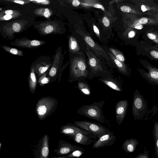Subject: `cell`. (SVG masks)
I'll list each match as a JSON object with an SVG mask.
<instances>
[{"label":"cell","instance_id":"obj_20","mask_svg":"<svg viewBox=\"0 0 158 158\" xmlns=\"http://www.w3.org/2000/svg\"><path fill=\"white\" fill-rule=\"evenodd\" d=\"M52 64L50 62L42 61L35 62L32 65L35 74L39 77L44 73L49 70Z\"/></svg>","mask_w":158,"mask_h":158},{"label":"cell","instance_id":"obj_12","mask_svg":"<svg viewBox=\"0 0 158 158\" xmlns=\"http://www.w3.org/2000/svg\"><path fill=\"white\" fill-rule=\"evenodd\" d=\"M77 150L85 151L83 148L79 146L60 140L58 147L56 149H54V152L57 155L63 156L69 154L73 151Z\"/></svg>","mask_w":158,"mask_h":158},{"label":"cell","instance_id":"obj_7","mask_svg":"<svg viewBox=\"0 0 158 158\" xmlns=\"http://www.w3.org/2000/svg\"><path fill=\"white\" fill-rule=\"evenodd\" d=\"M83 38L87 45L104 62L106 63L110 67L114 68L113 64L110 58L107 56L106 52L98 45L89 36L84 35Z\"/></svg>","mask_w":158,"mask_h":158},{"label":"cell","instance_id":"obj_26","mask_svg":"<svg viewBox=\"0 0 158 158\" xmlns=\"http://www.w3.org/2000/svg\"><path fill=\"white\" fill-rule=\"evenodd\" d=\"M69 49L70 52L75 53L80 50V47L76 40L73 36H71L69 40Z\"/></svg>","mask_w":158,"mask_h":158},{"label":"cell","instance_id":"obj_22","mask_svg":"<svg viewBox=\"0 0 158 158\" xmlns=\"http://www.w3.org/2000/svg\"><path fill=\"white\" fill-rule=\"evenodd\" d=\"M49 139L48 136L46 135L43 136L39 158H48L49 153Z\"/></svg>","mask_w":158,"mask_h":158},{"label":"cell","instance_id":"obj_19","mask_svg":"<svg viewBox=\"0 0 158 158\" xmlns=\"http://www.w3.org/2000/svg\"><path fill=\"white\" fill-rule=\"evenodd\" d=\"M66 136L70 138L78 143L85 146L91 144L94 141L92 139L87 136L79 133L69 134Z\"/></svg>","mask_w":158,"mask_h":158},{"label":"cell","instance_id":"obj_44","mask_svg":"<svg viewBox=\"0 0 158 158\" xmlns=\"http://www.w3.org/2000/svg\"><path fill=\"white\" fill-rule=\"evenodd\" d=\"M134 28L140 30L143 28V26L142 24L138 23L135 25Z\"/></svg>","mask_w":158,"mask_h":158},{"label":"cell","instance_id":"obj_3","mask_svg":"<svg viewBox=\"0 0 158 158\" xmlns=\"http://www.w3.org/2000/svg\"><path fill=\"white\" fill-rule=\"evenodd\" d=\"M105 103V101L102 100L94 102L91 104L83 105L77 110V113L101 123H106V120L102 110Z\"/></svg>","mask_w":158,"mask_h":158},{"label":"cell","instance_id":"obj_30","mask_svg":"<svg viewBox=\"0 0 158 158\" xmlns=\"http://www.w3.org/2000/svg\"><path fill=\"white\" fill-rule=\"evenodd\" d=\"M109 50L110 53L116 59L124 63L125 59L123 54L120 52L118 50L112 48H110Z\"/></svg>","mask_w":158,"mask_h":158},{"label":"cell","instance_id":"obj_5","mask_svg":"<svg viewBox=\"0 0 158 158\" xmlns=\"http://www.w3.org/2000/svg\"><path fill=\"white\" fill-rule=\"evenodd\" d=\"M147 102L143 96L136 89L133 95L132 115L135 120H141L148 110Z\"/></svg>","mask_w":158,"mask_h":158},{"label":"cell","instance_id":"obj_11","mask_svg":"<svg viewBox=\"0 0 158 158\" xmlns=\"http://www.w3.org/2000/svg\"><path fill=\"white\" fill-rule=\"evenodd\" d=\"M61 55L60 49H58L54 56L52 64L48 73V76L50 78V83L55 81L59 76L61 69Z\"/></svg>","mask_w":158,"mask_h":158},{"label":"cell","instance_id":"obj_47","mask_svg":"<svg viewBox=\"0 0 158 158\" xmlns=\"http://www.w3.org/2000/svg\"><path fill=\"white\" fill-rule=\"evenodd\" d=\"M51 158H68L65 157H52Z\"/></svg>","mask_w":158,"mask_h":158},{"label":"cell","instance_id":"obj_2","mask_svg":"<svg viewBox=\"0 0 158 158\" xmlns=\"http://www.w3.org/2000/svg\"><path fill=\"white\" fill-rule=\"evenodd\" d=\"M86 53L88 58V64L90 74L89 79L103 76L114 77L112 74V72L109 69L105 63L97 57L90 50L89 46H87Z\"/></svg>","mask_w":158,"mask_h":158},{"label":"cell","instance_id":"obj_13","mask_svg":"<svg viewBox=\"0 0 158 158\" xmlns=\"http://www.w3.org/2000/svg\"><path fill=\"white\" fill-rule=\"evenodd\" d=\"M60 132L65 135L79 133L84 134L92 139L95 140L97 139L94 134L81 129L75 124L68 123L62 126L60 128Z\"/></svg>","mask_w":158,"mask_h":158},{"label":"cell","instance_id":"obj_45","mask_svg":"<svg viewBox=\"0 0 158 158\" xmlns=\"http://www.w3.org/2000/svg\"><path fill=\"white\" fill-rule=\"evenodd\" d=\"M135 35V33L133 31H131L128 33V36L130 38H132Z\"/></svg>","mask_w":158,"mask_h":158},{"label":"cell","instance_id":"obj_10","mask_svg":"<svg viewBox=\"0 0 158 158\" xmlns=\"http://www.w3.org/2000/svg\"><path fill=\"white\" fill-rule=\"evenodd\" d=\"M143 65L148 70V72L138 69L142 77L150 84L158 85V69L148 64H145Z\"/></svg>","mask_w":158,"mask_h":158},{"label":"cell","instance_id":"obj_33","mask_svg":"<svg viewBox=\"0 0 158 158\" xmlns=\"http://www.w3.org/2000/svg\"><path fill=\"white\" fill-rule=\"evenodd\" d=\"M21 15V14H15L13 15H7L0 17V20L1 21L8 20L17 18Z\"/></svg>","mask_w":158,"mask_h":158},{"label":"cell","instance_id":"obj_25","mask_svg":"<svg viewBox=\"0 0 158 158\" xmlns=\"http://www.w3.org/2000/svg\"><path fill=\"white\" fill-rule=\"evenodd\" d=\"M34 13L38 16L49 18L52 15L53 11L50 9L45 8H39L35 9Z\"/></svg>","mask_w":158,"mask_h":158},{"label":"cell","instance_id":"obj_24","mask_svg":"<svg viewBox=\"0 0 158 158\" xmlns=\"http://www.w3.org/2000/svg\"><path fill=\"white\" fill-rule=\"evenodd\" d=\"M85 80H81L78 81V88L81 92L84 95H90L91 93L90 87Z\"/></svg>","mask_w":158,"mask_h":158},{"label":"cell","instance_id":"obj_9","mask_svg":"<svg viewBox=\"0 0 158 158\" xmlns=\"http://www.w3.org/2000/svg\"><path fill=\"white\" fill-rule=\"evenodd\" d=\"M28 22L25 20H19L7 23L3 27V30L5 34L9 37L16 33L21 32L25 29Z\"/></svg>","mask_w":158,"mask_h":158},{"label":"cell","instance_id":"obj_35","mask_svg":"<svg viewBox=\"0 0 158 158\" xmlns=\"http://www.w3.org/2000/svg\"><path fill=\"white\" fill-rule=\"evenodd\" d=\"M5 1H8L18 4L20 5H23L28 4L31 2L29 0H4Z\"/></svg>","mask_w":158,"mask_h":158},{"label":"cell","instance_id":"obj_41","mask_svg":"<svg viewBox=\"0 0 158 158\" xmlns=\"http://www.w3.org/2000/svg\"><path fill=\"white\" fill-rule=\"evenodd\" d=\"M148 22V19L146 18H142L139 19L138 23L142 24H146Z\"/></svg>","mask_w":158,"mask_h":158},{"label":"cell","instance_id":"obj_38","mask_svg":"<svg viewBox=\"0 0 158 158\" xmlns=\"http://www.w3.org/2000/svg\"><path fill=\"white\" fill-rule=\"evenodd\" d=\"M102 22L104 26L106 27H108L110 26V20L106 16L103 17L102 19Z\"/></svg>","mask_w":158,"mask_h":158},{"label":"cell","instance_id":"obj_14","mask_svg":"<svg viewBox=\"0 0 158 158\" xmlns=\"http://www.w3.org/2000/svg\"><path fill=\"white\" fill-rule=\"evenodd\" d=\"M46 42L37 40H30L26 38L16 39L10 43L11 45L22 48H35L45 44Z\"/></svg>","mask_w":158,"mask_h":158},{"label":"cell","instance_id":"obj_34","mask_svg":"<svg viewBox=\"0 0 158 158\" xmlns=\"http://www.w3.org/2000/svg\"><path fill=\"white\" fill-rule=\"evenodd\" d=\"M133 158H149V151L147 149L146 147H144L143 153L140 152L136 157Z\"/></svg>","mask_w":158,"mask_h":158},{"label":"cell","instance_id":"obj_4","mask_svg":"<svg viewBox=\"0 0 158 158\" xmlns=\"http://www.w3.org/2000/svg\"><path fill=\"white\" fill-rule=\"evenodd\" d=\"M58 104L55 98L50 97H43L37 102L35 111L39 118L43 120L55 110Z\"/></svg>","mask_w":158,"mask_h":158},{"label":"cell","instance_id":"obj_42","mask_svg":"<svg viewBox=\"0 0 158 158\" xmlns=\"http://www.w3.org/2000/svg\"><path fill=\"white\" fill-rule=\"evenodd\" d=\"M72 4L75 7L78 6L80 4V2L78 0H73L72 1Z\"/></svg>","mask_w":158,"mask_h":158},{"label":"cell","instance_id":"obj_37","mask_svg":"<svg viewBox=\"0 0 158 158\" xmlns=\"http://www.w3.org/2000/svg\"><path fill=\"white\" fill-rule=\"evenodd\" d=\"M121 11L124 12L130 13L132 12L131 8L129 6H123L120 8Z\"/></svg>","mask_w":158,"mask_h":158},{"label":"cell","instance_id":"obj_16","mask_svg":"<svg viewBox=\"0 0 158 158\" xmlns=\"http://www.w3.org/2000/svg\"><path fill=\"white\" fill-rule=\"evenodd\" d=\"M128 106L127 100H121L118 102L115 106V112L117 123L120 125L125 117Z\"/></svg>","mask_w":158,"mask_h":158},{"label":"cell","instance_id":"obj_17","mask_svg":"<svg viewBox=\"0 0 158 158\" xmlns=\"http://www.w3.org/2000/svg\"><path fill=\"white\" fill-rule=\"evenodd\" d=\"M98 80L114 90L121 91L122 90V83L114 77L103 76L98 78Z\"/></svg>","mask_w":158,"mask_h":158},{"label":"cell","instance_id":"obj_27","mask_svg":"<svg viewBox=\"0 0 158 158\" xmlns=\"http://www.w3.org/2000/svg\"><path fill=\"white\" fill-rule=\"evenodd\" d=\"M152 134L155 141V150L156 156L158 158V122L154 123Z\"/></svg>","mask_w":158,"mask_h":158},{"label":"cell","instance_id":"obj_36","mask_svg":"<svg viewBox=\"0 0 158 158\" xmlns=\"http://www.w3.org/2000/svg\"><path fill=\"white\" fill-rule=\"evenodd\" d=\"M30 1L34 3L42 5H48L50 4V1L48 0H29Z\"/></svg>","mask_w":158,"mask_h":158},{"label":"cell","instance_id":"obj_8","mask_svg":"<svg viewBox=\"0 0 158 158\" xmlns=\"http://www.w3.org/2000/svg\"><path fill=\"white\" fill-rule=\"evenodd\" d=\"M34 27L42 35L60 34L61 32L60 27L55 21L39 22L35 25Z\"/></svg>","mask_w":158,"mask_h":158},{"label":"cell","instance_id":"obj_46","mask_svg":"<svg viewBox=\"0 0 158 158\" xmlns=\"http://www.w3.org/2000/svg\"><path fill=\"white\" fill-rule=\"evenodd\" d=\"M141 9L142 10L143 12H144L147 10L146 6L144 5H142L141 6Z\"/></svg>","mask_w":158,"mask_h":158},{"label":"cell","instance_id":"obj_18","mask_svg":"<svg viewBox=\"0 0 158 158\" xmlns=\"http://www.w3.org/2000/svg\"><path fill=\"white\" fill-rule=\"evenodd\" d=\"M107 54L113 64L114 68H116L119 73L124 75L129 76L130 75L128 69L124 63L116 59L110 52H108Z\"/></svg>","mask_w":158,"mask_h":158},{"label":"cell","instance_id":"obj_50","mask_svg":"<svg viewBox=\"0 0 158 158\" xmlns=\"http://www.w3.org/2000/svg\"></svg>","mask_w":158,"mask_h":158},{"label":"cell","instance_id":"obj_39","mask_svg":"<svg viewBox=\"0 0 158 158\" xmlns=\"http://www.w3.org/2000/svg\"><path fill=\"white\" fill-rule=\"evenodd\" d=\"M150 54L151 56L155 59H158V52L156 51L152 50L150 52Z\"/></svg>","mask_w":158,"mask_h":158},{"label":"cell","instance_id":"obj_31","mask_svg":"<svg viewBox=\"0 0 158 158\" xmlns=\"http://www.w3.org/2000/svg\"><path fill=\"white\" fill-rule=\"evenodd\" d=\"M84 151L79 150H76L66 155L65 157L68 158H79L84 153Z\"/></svg>","mask_w":158,"mask_h":158},{"label":"cell","instance_id":"obj_28","mask_svg":"<svg viewBox=\"0 0 158 158\" xmlns=\"http://www.w3.org/2000/svg\"><path fill=\"white\" fill-rule=\"evenodd\" d=\"M49 70L44 73L39 77L38 83L40 86H43L45 85L50 83V78L48 76V74Z\"/></svg>","mask_w":158,"mask_h":158},{"label":"cell","instance_id":"obj_6","mask_svg":"<svg viewBox=\"0 0 158 158\" xmlns=\"http://www.w3.org/2000/svg\"><path fill=\"white\" fill-rule=\"evenodd\" d=\"M73 123L81 129L94 134L98 139L102 136L111 132L105 127L95 122L87 121H76Z\"/></svg>","mask_w":158,"mask_h":158},{"label":"cell","instance_id":"obj_23","mask_svg":"<svg viewBox=\"0 0 158 158\" xmlns=\"http://www.w3.org/2000/svg\"><path fill=\"white\" fill-rule=\"evenodd\" d=\"M37 83V78L33 67L31 66L30 74L28 77L29 88L31 93H35Z\"/></svg>","mask_w":158,"mask_h":158},{"label":"cell","instance_id":"obj_32","mask_svg":"<svg viewBox=\"0 0 158 158\" xmlns=\"http://www.w3.org/2000/svg\"><path fill=\"white\" fill-rule=\"evenodd\" d=\"M15 14H21L18 10H2L0 12V17L2 16L7 15H13Z\"/></svg>","mask_w":158,"mask_h":158},{"label":"cell","instance_id":"obj_49","mask_svg":"<svg viewBox=\"0 0 158 158\" xmlns=\"http://www.w3.org/2000/svg\"><path fill=\"white\" fill-rule=\"evenodd\" d=\"M0 11H2V8H0Z\"/></svg>","mask_w":158,"mask_h":158},{"label":"cell","instance_id":"obj_15","mask_svg":"<svg viewBox=\"0 0 158 158\" xmlns=\"http://www.w3.org/2000/svg\"><path fill=\"white\" fill-rule=\"evenodd\" d=\"M116 139V136L112 132L106 134L94 141L93 145L94 148H98L105 146L113 145Z\"/></svg>","mask_w":158,"mask_h":158},{"label":"cell","instance_id":"obj_43","mask_svg":"<svg viewBox=\"0 0 158 158\" xmlns=\"http://www.w3.org/2000/svg\"><path fill=\"white\" fill-rule=\"evenodd\" d=\"M148 37L152 40H155L156 38V36L154 34L152 33H148L147 34Z\"/></svg>","mask_w":158,"mask_h":158},{"label":"cell","instance_id":"obj_48","mask_svg":"<svg viewBox=\"0 0 158 158\" xmlns=\"http://www.w3.org/2000/svg\"><path fill=\"white\" fill-rule=\"evenodd\" d=\"M1 143H0V150L1 149Z\"/></svg>","mask_w":158,"mask_h":158},{"label":"cell","instance_id":"obj_21","mask_svg":"<svg viewBox=\"0 0 158 158\" xmlns=\"http://www.w3.org/2000/svg\"><path fill=\"white\" fill-rule=\"evenodd\" d=\"M139 143L137 139L131 138L126 139L122 146L123 150L127 153L133 152L136 149V147Z\"/></svg>","mask_w":158,"mask_h":158},{"label":"cell","instance_id":"obj_40","mask_svg":"<svg viewBox=\"0 0 158 158\" xmlns=\"http://www.w3.org/2000/svg\"><path fill=\"white\" fill-rule=\"evenodd\" d=\"M93 28L94 33L98 38H100V32L99 30L97 27L94 24L93 25Z\"/></svg>","mask_w":158,"mask_h":158},{"label":"cell","instance_id":"obj_29","mask_svg":"<svg viewBox=\"0 0 158 158\" xmlns=\"http://www.w3.org/2000/svg\"><path fill=\"white\" fill-rule=\"evenodd\" d=\"M3 49L6 52L12 54L23 56V52L22 51L18 49L11 48L5 45L2 46Z\"/></svg>","mask_w":158,"mask_h":158},{"label":"cell","instance_id":"obj_1","mask_svg":"<svg viewBox=\"0 0 158 158\" xmlns=\"http://www.w3.org/2000/svg\"><path fill=\"white\" fill-rule=\"evenodd\" d=\"M89 67L84 58L76 56L72 58L70 65L69 78L68 81L71 83L89 78Z\"/></svg>","mask_w":158,"mask_h":158}]
</instances>
